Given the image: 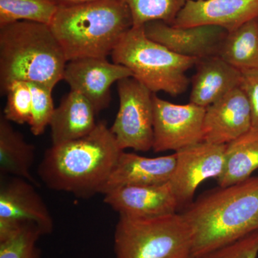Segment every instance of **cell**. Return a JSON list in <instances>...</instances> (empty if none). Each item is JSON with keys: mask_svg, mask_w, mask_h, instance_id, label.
I'll return each instance as SVG.
<instances>
[{"mask_svg": "<svg viewBox=\"0 0 258 258\" xmlns=\"http://www.w3.org/2000/svg\"><path fill=\"white\" fill-rule=\"evenodd\" d=\"M200 258L258 230V176L203 194L181 213Z\"/></svg>", "mask_w": 258, "mask_h": 258, "instance_id": "6da1fadb", "label": "cell"}, {"mask_svg": "<svg viewBox=\"0 0 258 258\" xmlns=\"http://www.w3.org/2000/svg\"><path fill=\"white\" fill-rule=\"evenodd\" d=\"M122 152L111 129L99 122L86 137L47 149L38 174L50 189L89 198L102 194Z\"/></svg>", "mask_w": 258, "mask_h": 258, "instance_id": "7a4b0ae2", "label": "cell"}, {"mask_svg": "<svg viewBox=\"0 0 258 258\" xmlns=\"http://www.w3.org/2000/svg\"><path fill=\"white\" fill-rule=\"evenodd\" d=\"M123 0H100L59 8L50 25L67 61L107 58L133 28Z\"/></svg>", "mask_w": 258, "mask_h": 258, "instance_id": "3957f363", "label": "cell"}, {"mask_svg": "<svg viewBox=\"0 0 258 258\" xmlns=\"http://www.w3.org/2000/svg\"><path fill=\"white\" fill-rule=\"evenodd\" d=\"M50 25L20 21L0 27V88L23 81L53 90L67 64Z\"/></svg>", "mask_w": 258, "mask_h": 258, "instance_id": "277c9868", "label": "cell"}, {"mask_svg": "<svg viewBox=\"0 0 258 258\" xmlns=\"http://www.w3.org/2000/svg\"><path fill=\"white\" fill-rule=\"evenodd\" d=\"M112 60L132 71V77L156 93L182 94L189 86L186 72L198 59L180 55L146 35L144 26L133 27L111 53Z\"/></svg>", "mask_w": 258, "mask_h": 258, "instance_id": "5b68a950", "label": "cell"}, {"mask_svg": "<svg viewBox=\"0 0 258 258\" xmlns=\"http://www.w3.org/2000/svg\"><path fill=\"white\" fill-rule=\"evenodd\" d=\"M192 237L181 214L149 218L120 216L115 258H192Z\"/></svg>", "mask_w": 258, "mask_h": 258, "instance_id": "8992f818", "label": "cell"}, {"mask_svg": "<svg viewBox=\"0 0 258 258\" xmlns=\"http://www.w3.org/2000/svg\"><path fill=\"white\" fill-rule=\"evenodd\" d=\"M119 108L110 127L122 151L152 149L154 141L153 93L133 77L117 82Z\"/></svg>", "mask_w": 258, "mask_h": 258, "instance_id": "52a82bcc", "label": "cell"}, {"mask_svg": "<svg viewBox=\"0 0 258 258\" xmlns=\"http://www.w3.org/2000/svg\"><path fill=\"white\" fill-rule=\"evenodd\" d=\"M205 110L190 102L175 104L153 93L154 152H176L203 142Z\"/></svg>", "mask_w": 258, "mask_h": 258, "instance_id": "ba28073f", "label": "cell"}, {"mask_svg": "<svg viewBox=\"0 0 258 258\" xmlns=\"http://www.w3.org/2000/svg\"><path fill=\"white\" fill-rule=\"evenodd\" d=\"M28 223L37 225L43 235L53 231V219L34 184L15 176L3 180L0 186V242Z\"/></svg>", "mask_w": 258, "mask_h": 258, "instance_id": "9c48e42d", "label": "cell"}, {"mask_svg": "<svg viewBox=\"0 0 258 258\" xmlns=\"http://www.w3.org/2000/svg\"><path fill=\"white\" fill-rule=\"evenodd\" d=\"M225 148L226 145L202 142L175 152V170L169 183L179 208L192 203L195 191L203 181L221 175Z\"/></svg>", "mask_w": 258, "mask_h": 258, "instance_id": "30bf717a", "label": "cell"}, {"mask_svg": "<svg viewBox=\"0 0 258 258\" xmlns=\"http://www.w3.org/2000/svg\"><path fill=\"white\" fill-rule=\"evenodd\" d=\"M132 76V71L122 64L106 58L87 57L68 61L63 80L71 91L87 98L98 115L109 106L112 85Z\"/></svg>", "mask_w": 258, "mask_h": 258, "instance_id": "8fae6325", "label": "cell"}, {"mask_svg": "<svg viewBox=\"0 0 258 258\" xmlns=\"http://www.w3.org/2000/svg\"><path fill=\"white\" fill-rule=\"evenodd\" d=\"M144 29L151 40L180 55L198 60L217 55L228 32L214 25L178 28L162 21L149 22L144 25Z\"/></svg>", "mask_w": 258, "mask_h": 258, "instance_id": "7c38bea8", "label": "cell"}, {"mask_svg": "<svg viewBox=\"0 0 258 258\" xmlns=\"http://www.w3.org/2000/svg\"><path fill=\"white\" fill-rule=\"evenodd\" d=\"M252 128V113L240 86L207 107L203 142L226 145Z\"/></svg>", "mask_w": 258, "mask_h": 258, "instance_id": "4fadbf2b", "label": "cell"}, {"mask_svg": "<svg viewBox=\"0 0 258 258\" xmlns=\"http://www.w3.org/2000/svg\"><path fill=\"white\" fill-rule=\"evenodd\" d=\"M257 18L258 0H188L171 25H214L229 32Z\"/></svg>", "mask_w": 258, "mask_h": 258, "instance_id": "5bb4252c", "label": "cell"}, {"mask_svg": "<svg viewBox=\"0 0 258 258\" xmlns=\"http://www.w3.org/2000/svg\"><path fill=\"white\" fill-rule=\"evenodd\" d=\"M103 201L120 216L149 218L176 213L179 203L170 183L124 186L105 193Z\"/></svg>", "mask_w": 258, "mask_h": 258, "instance_id": "9a60e30c", "label": "cell"}, {"mask_svg": "<svg viewBox=\"0 0 258 258\" xmlns=\"http://www.w3.org/2000/svg\"><path fill=\"white\" fill-rule=\"evenodd\" d=\"M176 156L149 158L122 152L102 195L124 186H148L169 182L175 170Z\"/></svg>", "mask_w": 258, "mask_h": 258, "instance_id": "2e32d148", "label": "cell"}, {"mask_svg": "<svg viewBox=\"0 0 258 258\" xmlns=\"http://www.w3.org/2000/svg\"><path fill=\"white\" fill-rule=\"evenodd\" d=\"M191 80L190 103L207 108L240 85L241 72L219 55L200 59Z\"/></svg>", "mask_w": 258, "mask_h": 258, "instance_id": "e0dca14e", "label": "cell"}, {"mask_svg": "<svg viewBox=\"0 0 258 258\" xmlns=\"http://www.w3.org/2000/svg\"><path fill=\"white\" fill-rule=\"evenodd\" d=\"M96 111L87 98L70 91L55 108L50 126L52 145H59L86 137L96 128Z\"/></svg>", "mask_w": 258, "mask_h": 258, "instance_id": "ac0fdd59", "label": "cell"}, {"mask_svg": "<svg viewBox=\"0 0 258 258\" xmlns=\"http://www.w3.org/2000/svg\"><path fill=\"white\" fill-rule=\"evenodd\" d=\"M35 147L25 141L11 122L0 118V172L3 176L22 178L36 185L31 175L35 161Z\"/></svg>", "mask_w": 258, "mask_h": 258, "instance_id": "d6986e66", "label": "cell"}, {"mask_svg": "<svg viewBox=\"0 0 258 258\" xmlns=\"http://www.w3.org/2000/svg\"><path fill=\"white\" fill-rule=\"evenodd\" d=\"M258 169V129L252 128L239 138L226 144L225 164L217 178L220 186L243 181Z\"/></svg>", "mask_w": 258, "mask_h": 258, "instance_id": "ffe728a7", "label": "cell"}, {"mask_svg": "<svg viewBox=\"0 0 258 258\" xmlns=\"http://www.w3.org/2000/svg\"><path fill=\"white\" fill-rule=\"evenodd\" d=\"M217 55L240 72L258 69V18L227 32Z\"/></svg>", "mask_w": 258, "mask_h": 258, "instance_id": "44dd1931", "label": "cell"}, {"mask_svg": "<svg viewBox=\"0 0 258 258\" xmlns=\"http://www.w3.org/2000/svg\"><path fill=\"white\" fill-rule=\"evenodd\" d=\"M58 8L53 0H0V27L20 21L50 25Z\"/></svg>", "mask_w": 258, "mask_h": 258, "instance_id": "7402d4cb", "label": "cell"}, {"mask_svg": "<svg viewBox=\"0 0 258 258\" xmlns=\"http://www.w3.org/2000/svg\"><path fill=\"white\" fill-rule=\"evenodd\" d=\"M128 7L133 27H142L152 21L172 25L188 0H123Z\"/></svg>", "mask_w": 258, "mask_h": 258, "instance_id": "603a6c76", "label": "cell"}, {"mask_svg": "<svg viewBox=\"0 0 258 258\" xmlns=\"http://www.w3.org/2000/svg\"><path fill=\"white\" fill-rule=\"evenodd\" d=\"M42 235L34 224H25L11 237L0 242V258H40L37 241Z\"/></svg>", "mask_w": 258, "mask_h": 258, "instance_id": "cb8c5ba5", "label": "cell"}, {"mask_svg": "<svg viewBox=\"0 0 258 258\" xmlns=\"http://www.w3.org/2000/svg\"><path fill=\"white\" fill-rule=\"evenodd\" d=\"M4 94L7 95L5 118L18 124H29L31 119L32 98L28 83L13 81L8 85Z\"/></svg>", "mask_w": 258, "mask_h": 258, "instance_id": "d4e9b609", "label": "cell"}, {"mask_svg": "<svg viewBox=\"0 0 258 258\" xmlns=\"http://www.w3.org/2000/svg\"><path fill=\"white\" fill-rule=\"evenodd\" d=\"M28 84L32 98L31 119L28 125L32 134L40 136L50 125L55 111L52 97L53 90L37 83Z\"/></svg>", "mask_w": 258, "mask_h": 258, "instance_id": "484cf974", "label": "cell"}, {"mask_svg": "<svg viewBox=\"0 0 258 258\" xmlns=\"http://www.w3.org/2000/svg\"><path fill=\"white\" fill-rule=\"evenodd\" d=\"M258 230L200 258H257Z\"/></svg>", "mask_w": 258, "mask_h": 258, "instance_id": "4316f807", "label": "cell"}, {"mask_svg": "<svg viewBox=\"0 0 258 258\" xmlns=\"http://www.w3.org/2000/svg\"><path fill=\"white\" fill-rule=\"evenodd\" d=\"M240 88L244 91L252 113V128L258 129V69L241 72Z\"/></svg>", "mask_w": 258, "mask_h": 258, "instance_id": "83f0119b", "label": "cell"}, {"mask_svg": "<svg viewBox=\"0 0 258 258\" xmlns=\"http://www.w3.org/2000/svg\"><path fill=\"white\" fill-rule=\"evenodd\" d=\"M53 1L58 6V8H66V7L74 6V5L100 1V0H53Z\"/></svg>", "mask_w": 258, "mask_h": 258, "instance_id": "f1b7e54d", "label": "cell"}]
</instances>
